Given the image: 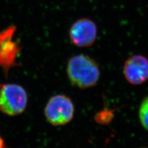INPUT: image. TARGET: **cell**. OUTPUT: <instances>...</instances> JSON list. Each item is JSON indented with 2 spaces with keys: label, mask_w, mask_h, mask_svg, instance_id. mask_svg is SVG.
I'll return each mask as SVG.
<instances>
[{
  "label": "cell",
  "mask_w": 148,
  "mask_h": 148,
  "mask_svg": "<svg viewBox=\"0 0 148 148\" xmlns=\"http://www.w3.org/2000/svg\"><path fill=\"white\" fill-rule=\"evenodd\" d=\"M67 73L70 81L81 89L95 86L100 77L98 64L93 59L85 54L76 55L69 59Z\"/></svg>",
  "instance_id": "6da1fadb"
},
{
  "label": "cell",
  "mask_w": 148,
  "mask_h": 148,
  "mask_svg": "<svg viewBox=\"0 0 148 148\" xmlns=\"http://www.w3.org/2000/svg\"><path fill=\"white\" fill-rule=\"evenodd\" d=\"M28 96L22 86L15 83L0 84V110L9 116H16L25 111Z\"/></svg>",
  "instance_id": "7a4b0ae2"
},
{
  "label": "cell",
  "mask_w": 148,
  "mask_h": 148,
  "mask_svg": "<svg viewBox=\"0 0 148 148\" xmlns=\"http://www.w3.org/2000/svg\"><path fill=\"white\" fill-rule=\"evenodd\" d=\"M74 112L73 102L64 95L52 96L45 108L46 120L54 126H62L70 122L73 119Z\"/></svg>",
  "instance_id": "3957f363"
},
{
  "label": "cell",
  "mask_w": 148,
  "mask_h": 148,
  "mask_svg": "<svg viewBox=\"0 0 148 148\" xmlns=\"http://www.w3.org/2000/svg\"><path fill=\"white\" fill-rule=\"evenodd\" d=\"M16 32L14 26H9L0 32V67L7 77L9 69L17 66L16 59L21 51L17 41L13 39Z\"/></svg>",
  "instance_id": "277c9868"
},
{
  "label": "cell",
  "mask_w": 148,
  "mask_h": 148,
  "mask_svg": "<svg viewBox=\"0 0 148 148\" xmlns=\"http://www.w3.org/2000/svg\"><path fill=\"white\" fill-rule=\"evenodd\" d=\"M98 30L95 23L88 18L76 21L69 29V38L78 47H90L95 42Z\"/></svg>",
  "instance_id": "5b68a950"
},
{
  "label": "cell",
  "mask_w": 148,
  "mask_h": 148,
  "mask_svg": "<svg viewBox=\"0 0 148 148\" xmlns=\"http://www.w3.org/2000/svg\"><path fill=\"white\" fill-rule=\"evenodd\" d=\"M123 74L132 85H141L148 80V59L141 55H134L125 62Z\"/></svg>",
  "instance_id": "8992f818"
},
{
  "label": "cell",
  "mask_w": 148,
  "mask_h": 148,
  "mask_svg": "<svg viewBox=\"0 0 148 148\" xmlns=\"http://www.w3.org/2000/svg\"><path fill=\"white\" fill-rule=\"evenodd\" d=\"M139 117L143 127L148 131V97L142 102L139 110Z\"/></svg>",
  "instance_id": "52a82bcc"
},
{
  "label": "cell",
  "mask_w": 148,
  "mask_h": 148,
  "mask_svg": "<svg viewBox=\"0 0 148 148\" xmlns=\"http://www.w3.org/2000/svg\"><path fill=\"white\" fill-rule=\"evenodd\" d=\"M112 117H113V114L112 112H110L109 110H107V111L103 110V112H100L98 115V117H96V119L98 120V122L99 123H104L109 122Z\"/></svg>",
  "instance_id": "ba28073f"
},
{
  "label": "cell",
  "mask_w": 148,
  "mask_h": 148,
  "mask_svg": "<svg viewBox=\"0 0 148 148\" xmlns=\"http://www.w3.org/2000/svg\"><path fill=\"white\" fill-rule=\"evenodd\" d=\"M0 148H6L4 142L1 136H0Z\"/></svg>",
  "instance_id": "9c48e42d"
}]
</instances>
